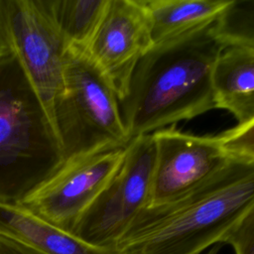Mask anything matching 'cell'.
<instances>
[{"instance_id":"cell-1","label":"cell","mask_w":254,"mask_h":254,"mask_svg":"<svg viewBox=\"0 0 254 254\" xmlns=\"http://www.w3.org/2000/svg\"><path fill=\"white\" fill-rule=\"evenodd\" d=\"M225 48L213 24L154 45L118 99L129 141L215 108L212 73Z\"/></svg>"},{"instance_id":"cell-2","label":"cell","mask_w":254,"mask_h":254,"mask_svg":"<svg viewBox=\"0 0 254 254\" xmlns=\"http://www.w3.org/2000/svg\"><path fill=\"white\" fill-rule=\"evenodd\" d=\"M254 204V160L232 158L183 195L144 207L118 242L122 254H201Z\"/></svg>"},{"instance_id":"cell-3","label":"cell","mask_w":254,"mask_h":254,"mask_svg":"<svg viewBox=\"0 0 254 254\" xmlns=\"http://www.w3.org/2000/svg\"><path fill=\"white\" fill-rule=\"evenodd\" d=\"M64 162L51 116L9 51L0 58V201L20 203Z\"/></svg>"},{"instance_id":"cell-4","label":"cell","mask_w":254,"mask_h":254,"mask_svg":"<svg viewBox=\"0 0 254 254\" xmlns=\"http://www.w3.org/2000/svg\"><path fill=\"white\" fill-rule=\"evenodd\" d=\"M52 120L64 161L130 142L113 85L82 50L66 52L63 89L54 102Z\"/></svg>"},{"instance_id":"cell-5","label":"cell","mask_w":254,"mask_h":254,"mask_svg":"<svg viewBox=\"0 0 254 254\" xmlns=\"http://www.w3.org/2000/svg\"><path fill=\"white\" fill-rule=\"evenodd\" d=\"M154 165L152 134L132 139L118 169L80 215L71 234L90 245L116 249L136 216L151 202Z\"/></svg>"},{"instance_id":"cell-6","label":"cell","mask_w":254,"mask_h":254,"mask_svg":"<svg viewBox=\"0 0 254 254\" xmlns=\"http://www.w3.org/2000/svg\"><path fill=\"white\" fill-rule=\"evenodd\" d=\"M0 35L38 91L52 119L68 50L38 0H0ZM53 121V120H52Z\"/></svg>"},{"instance_id":"cell-7","label":"cell","mask_w":254,"mask_h":254,"mask_svg":"<svg viewBox=\"0 0 254 254\" xmlns=\"http://www.w3.org/2000/svg\"><path fill=\"white\" fill-rule=\"evenodd\" d=\"M126 146L65 160L47 181L19 204L44 220L71 233L80 215L118 169Z\"/></svg>"},{"instance_id":"cell-8","label":"cell","mask_w":254,"mask_h":254,"mask_svg":"<svg viewBox=\"0 0 254 254\" xmlns=\"http://www.w3.org/2000/svg\"><path fill=\"white\" fill-rule=\"evenodd\" d=\"M155 165L150 204L177 198L220 171L231 159L217 136H197L175 126L152 133Z\"/></svg>"},{"instance_id":"cell-9","label":"cell","mask_w":254,"mask_h":254,"mask_svg":"<svg viewBox=\"0 0 254 254\" xmlns=\"http://www.w3.org/2000/svg\"><path fill=\"white\" fill-rule=\"evenodd\" d=\"M154 46L142 0H108L85 53L113 85L118 99L143 56Z\"/></svg>"},{"instance_id":"cell-10","label":"cell","mask_w":254,"mask_h":254,"mask_svg":"<svg viewBox=\"0 0 254 254\" xmlns=\"http://www.w3.org/2000/svg\"><path fill=\"white\" fill-rule=\"evenodd\" d=\"M0 234L44 254H122L117 249L90 245L19 203L0 201Z\"/></svg>"},{"instance_id":"cell-11","label":"cell","mask_w":254,"mask_h":254,"mask_svg":"<svg viewBox=\"0 0 254 254\" xmlns=\"http://www.w3.org/2000/svg\"><path fill=\"white\" fill-rule=\"evenodd\" d=\"M215 108L226 109L244 125L254 119V50L226 47L212 73Z\"/></svg>"},{"instance_id":"cell-12","label":"cell","mask_w":254,"mask_h":254,"mask_svg":"<svg viewBox=\"0 0 254 254\" xmlns=\"http://www.w3.org/2000/svg\"><path fill=\"white\" fill-rule=\"evenodd\" d=\"M154 45L213 24L231 0H142Z\"/></svg>"},{"instance_id":"cell-13","label":"cell","mask_w":254,"mask_h":254,"mask_svg":"<svg viewBox=\"0 0 254 254\" xmlns=\"http://www.w3.org/2000/svg\"><path fill=\"white\" fill-rule=\"evenodd\" d=\"M67 48L85 52L108 0H38Z\"/></svg>"},{"instance_id":"cell-14","label":"cell","mask_w":254,"mask_h":254,"mask_svg":"<svg viewBox=\"0 0 254 254\" xmlns=\"http://www.w3.org/2000/svg\"><path fill=\"white\" fill-rule=\"evenodd\" d=\"M224 151L232 158L254 160V119L217 135Z\"/></svg>"},{"instance_id":"cell-15","label":"cell","mask_w":254,"mask_h":254,"mask_svg":"<svg viewBox=\"0 0 254 254\" xmlns=\"http://www.w3.org/2000/svg\"><path fill=\"white\" fill-rule=\"evenodd\" d=\"M221 243L230 245L235 254H254V204L225 234Z\"/></svg>"},{"instance_id":"cell-16","label":"cell","mask_w":254,"mask_h":254,"mask_svg":"<svg viewBox=\"0 0 254 254\" xmlns=\"http://www.w3.org/2000/svg\"><path fill=\"white\" fill-rule=\"evenodd\" d=\"M0 254H44L22 242L0 234Z\"/></svg>"},{"instance_id":"cell-17","label":"cell","mask_w":254,"mask_h":254,"mask_svg":"<svg viewBox=\"0 0 254 254\" xmlns=\"http://www.w3.org/2000/svg\"><path fill=\"white\" fill-rule=\"evenodd\" d=\"M8 52H9V50H8V48H7L6 44H5V42H4L3 38H2V36L0 35V58L3 57V56H4L5 54H7Z\"/></svg>"},{"instance_id":"cell-18","label":"cell","mask_w":254,"mask_h":254,"mask_svg":"<svg viewBox=\"0 0 254 254\" xmlns=\"http://www.w3.org/2000/svg\"><path fill=\"white\" fill-rule=\"evenodd\" d=\"M218 249H219V246H218V247H217V246H214V247L210 248L208 251H206L204 254H217Z\"/></svg>"}]
</instances>
